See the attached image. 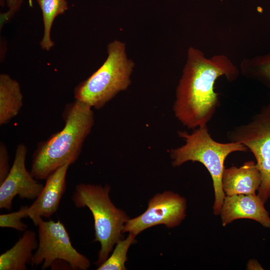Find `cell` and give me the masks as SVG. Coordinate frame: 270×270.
Listing matches in <instances>:
<instances>
[{
	"label": "cell",
	"instance_id": "ac0fdd59",
	"mask_svg": "<svg viewBox=\"0 0 270 270\" xmlns=\"http://www.w3.org/2000/svg\"><path fill=\"white\" fill-rule=\"evenodd\" d=\"M25 208L26 206H22L16 212L0 214V226L12 228L21 232L26 230V224L21 220L26 218Z\"/></svg>",
	"mask_w": 270,
	"mask_h": 270
},
{
	"label": "cell",
	"instance_id": "30bf717a",
	"mask_svg": "<svg viewBox=\"0 0 270 270\" xmlns=\"http://www.w3.org/2000/svg\"><path fill=\"white\" fill-rule=\"evenodd\" d=\"M69 164L58 168L46 178L42 190L30 206H26V218H31L35 226L42 218H48L58 208L66 189V176Z\"/></svg>",
	"mask_w": 270,
	"mask_h": 270
},
{
	"label": "cell",
	"instance_id": "5b68a950",
	"mask_svg": "<svg viewBox=\"0 0 270 270\" xmlns=\"http://www.w3.org/2000/svg\"><path fill=\"white\" fill-rule=\"evenodd\" d=\"M108 185L80 184L76 186L72 199L78 208H88L94 220V242L101 248L96 264L99 266L108 257L116 242L122 238V229L128 219L126 213L112 202Z\"/></svg>",
	"mask_w": 270,
	"mask_h": 270
},
{
	"label": "cell",
	"instance_id": "2e32d148",
	"mask_svg": "<svg viewBox=\"0 0 270 270\" xmlns=\"http://www.w3.org/2000/svg\"><path fill=\"white\" fill-rule=\"evenodd\" d=\"M243 74L255 79L270 90V53L248 60L242 66Z\"/></svg>",
	"mask_w": 270,
	"mask_h": 270
},
{
	"label": "cell",
	"instance_id": "5bb4252c",
	"mask_svg": "<svg viewBox=\"0 0 270 270\" xmlns=\"http://www.w3.org/2000/svg\"><path fill=\"white\" fill-rule=\"evenodd\" d=\"M23 95L19 83L6 74H0V124L8 123L19 113Z\"/></svg>",
	"mask_w": 270,
	"mask_h": 270
},
{
	"label": "cell",
	"instance_id": "9c48e42d",
	"mask_svg": "<svg viewBox=\"0 0 270 270\" xmlns=\"http://www.w3.org/2000/svg\"><path fill=\"white\" fill-rule=\"evenodd\" d=\"M28 148L18 144L10 172L0 184V208L10 210L12 202L17 195L21 198L36 199L44 186L36 179L26 167Z\"/></svg>",
	"mask_w": 270,
	"mask_h": 270
},
{
	"label": "cell",
	"instance_id": "3957f363",
	"mask_svg": "<svg viewBox=\"0 0 270 270\" xmlns=\"http://www.w3.org/2000/svg\"><path fill=\"white\" fill-rule=\"evenodd\" d=\"M178 133L185 144L170 151L172 166H179L192 161L199 162L206 167L212 180L214 194L213 212L216 216L220 215L226 196L222 183L224 161L231 153L246 152L248 149L238 142L222 143L216 141L210 134L207 126L198 128L191 134L186 132Z\"/></svg>",
	"mask_w": 270,
	"mask_h": 270
},
{
	"label": "cell",
	"instance_id": "277c9868",
	"mask_svg": "<svg viewBox=\"0 0 270 270\" xmlns=\"http://www.w3.org/2000/svg\"><path fill=\"white\" fill-rule=\"evenodd\" d=\"M108 57L101 66L74 89V97L100 109L130 84L134 62L127 57L125 44L114 40L107 46Z\"/></svg>",
	"mask_w": 270,
	"mask_h": 270
},
{
	"label": "cell",
	"instance_id": "7c38bea8",
	"mask_svg": "<svg viewBox=\"0 0 270 270\" xmlns=\"http://www.w3.org/2000/svg\"><path fill=\"white\" fill-rule=\"evenodd\" d=\"M222 183L226 196L256 194L261 184V176L256 162L250 160L240 167L225 168Z\"/></svg>",
	"mask_w": 270,
	"mask_h": 270
},
{
	"label": "cell",
	"instance_id": "8992f818",
	"mask_svg": "<svg viewBox=\"0 0 270 270\" xmlns=\"http://www.w3.org/2000/svg\"><path fill=\"white\" fill-rule=\"evenodd\" d=\"M228 137L252 153L261 176L257 194L264 203L270 200V100L248 123L234 128Z\"/></svg>",
	"mask_w": 270,
	"mask_h": 270
},
{
	"label": "cell",
	"instance_id": "ffe728a7",
	"mask_svg": "<svg viewBox=\"0 0 270 270\" xmlns=\"http://www.w3.org/2000/svg\"><path fill=\"white\" fill-rule=\"evenodd\" d=\"M22 0H6V4L9 10L4 14V20H7L12 16L20 8Z\"/></svg>",
	"mask_w": 270,
	"mask_h": 270
},
{
	"label": "cell",
	"instance_id": "7a4b0ae2",
	"mask_svg": "<svg viewBox=\"0 0 270 270\" xmlns=\"http://www.w3.org/2000/svg\"><path fill=\"white\" fill-rule=\"evenodd\" d=\"M63 118L64 128L39 143L34 152L30 172L37 180H46L58 168L78 159L94 120L92 108L76 100L66 105Z\"/></svg>",
	"mask_w": 270,
	"mask_h": 270
},
{
	"label": "cell",
	"instance_id": "e0dca14e",
	"mask_svg": "<svg viewBox=\"0 0 270 270\" xmlns=\"http://www.w3.org/2000/svg\"><path fill=\"white\" fill-rule=\"evenodd\" d=\"M136 236L129 233L124 240H119L112 254L100 265L98 270H126L125 263L127 260L128 248L135 241Z\"/></svg>",
	"mask_w": 270,
	"mask_h": 270
},
{
	"label": "cell",
	"instance_id": "7402d4cb",
	"mask_svg": "<svg viewBox=\"0 0 270 270\" xmlns=\"http://www.w3.org/2000/svg\"><path fill=\"white\" fill-rule=\"evenodd\" d=\"M30 1H32V0H30Z\"/></svg>",
	"mask_w": 270,
	"mask_h": 270
},
{
	"label": "cell",
	"instance_id": "d6986e66",
	"mask_svg": "<svg viewBox=\"0 0 270 270\" xmlns=\"http://www.w3.org/2000/svg\"><path fill=\"white\" fill-rule=\"evenodd\" d=\"M9 156L6 144L3 142L0 143V184L8 175L10 168L9 165Z\"/></svg>",
	"mask_w": 270,
	"mask_h": 270
},
{
	"label": "cell",
	"instance_id": "4fadbf2b",
	"mask_svg": "<svg viewBox=\"0 0 270 270\" xmlns=\"http://www.w3.org/2000/svg\"><path fill=\"white\" fill-rule=\"evenodd\" d=\"M38 246L36 233L32 230H26L14 246L0 256V270H27V264H32V251Z\"/></svg>",
	"mask_w": 270,
	"mask_h": 270
},
{
	"label": "cell",
	"instance_id": "9a60e30c",
	"mask_svg": "<svg viewBox=\"0 0 270 270\" xmlns=\"http://www.w3.org/2000/svg\"><path fill=\"white\" fill-rule=\"evenodd\" d=\"M41 9L44 26V32L40 42L41 48L49 50L54 46L50 32L55 18L64 12L68 8L66 0H37Z\"/></svg>",
	"mask_w": 270,
	"mask_h": 270
},
{
	"label": "cell",
	"instance_id": "44dd1931",
	"mask_svg": "<svg viewBox=\"0 0 270 270\" xmlns=\"http://www.w3.org/2000/svg\"><path fill=\"white\" fill-rule=\"evenodd\" d=\"M248 270H264L262 266L256 260H250L247 264Z\"/></svg>",
	"mask_w": 270,
	"mask_h": 270
},
{
	"label": "cell",
	"instance_id": "52a82bcc",
	"mask_svg": "<svg viewBox=\"0 0 270 270\" xmlns=\"http://www.w3.org/2000/svg\"><path fill=\"white\" fill-rule=\"evenodd\" d=\"M38 246L31 266L42 263V270L53 268L56 264L66 262L72 270H86L90 266L88 259L72 246L68 234L62 223L40 218L38 224Z\"/></svg>",
	"mask_w": 270,
	"mask_h": 270
},
{
	"label": "cell",
	"instance_id": "8fae6325",
	"mask_svg": "<svg viewBox=\"0 0 270 270\" xmlns=\"http://www.w3.org/2000/svg\"><path fill=\"white\" fill-rule=\"evenodd\" d=\"M264 204L256 194L226 196L220 214L222 226L238 219L246 218L270 228V216Z\"/></svg>",
	"mask_w": 270,
	"mask_h": 270
},
{
	"label": "cell",
	"instance_id": "ba28073f",
	"mask_svg": "<svg viewBox=\"0 0 270 270\" xmlns=\"http://www.w3.org/2000/svg\"><path fill=\"white\" fill-rule=\"evenodd\" d=\"M186 209V200L178 194L170 191L158 194L149 200L145 212L127 220L122 233L128 232L136 236L156 225L164 224L168 228L176 227L184 219Z\"/></svg>",
	"mask_w": 270,
	"mask_h": 270
},
{
	"label": "cell",
	"instance_id": "6da1fadb",
	"mask_svg": "<svg viewBox=\"0 0 270 270\" xmlns=\"http://www.w3.org/2000/svg\"><path fill=\"white\" fill-rule=\"evenodd\" d=\"M239 74L236 66L226 56L206 58L200 50L190 47L176 91L173 106L177 119L188 128L207 126L220 104L214 84L224 76L230 82Z\"/></svg>",
	"mask_w": 270,
	"mask_h": 270
}]
</instances>
